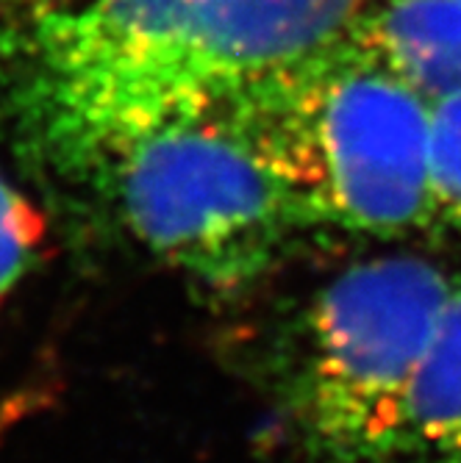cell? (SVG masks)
Here are the masks:
<instances>
[{
	"mask_svg": "<svg viewBox=\"0 0 461 463\" xmlns=\"http://www.w3.org/2000/svg\"><path fill=\"white\" fill-rule=\"evenodd\" d=\"M359 0H70L14 48L28 145L72 184L167 125L212 114L356 23Z\"/></svg>",
	"mask_w": 461,
	"mask_h": 463,
	"instance_id": "6da1fadb",
	"label": "cell"
},
{
	"mask_svg": "<svg viewBox=\"0 0 461 463\" xmlns=\"http://www.w3.org/2000/svg\"><path fill=\"white\" fill-rule=\"evenodd\" d=\"M353 25L212 114L281 184L306 228L403 239L434 225L431 103Z\"/></svg>",
	"mask_w": 461,
	"mask_h": 463,
	"instance_id": "7a4b0ae2",
	"label": "cell"
},
{
	"mask_svg": "<svg viewBox=\"0 0 461 463\" xmlns=\"http://www.w3.org/2000/svg\"><path fill=\"white\" fill-rule=\"evenodd\" d=\"M453 275L417 256L342 269L301 311L283 372L286 411L325 463H389L403 400Z\"/></svg>",
	"mask_w": 461,
	"mask_h": 463,
	"instance_id": "3957f363",
	"label": "cell"
},
{
	"mask_svg": "<svg viewBox=\"0 0 461 463\" xmlns=\"http://www.w3.org/2000/svg\"><path fill=\"white\" fill-rule=\"evenodd\" d=\"M92 192L153 259L223 291L264 278L306 228L281 184L217 114L142 139Z\"/></svg>",
	"mask_w": 461,
	"mask_h": 463,
	"instance_id": "277c9868",
	"label": "cell"
},
{
	"mask_svg": "<svg viewBox=\"0 0 461 463\" xmlns=\"http://www.w3.org/2000/svg\"><path fill=\"white\" fill-rule=\"evenodd\" d=\"M389 463H461V275L408 383Z\"/></svg>",
	"mask_w": 461,
	"mask_h": 463,
	"instance_id": "5b68a950",
	"label": "cell"
},
{
	"mask_svg": "<svg viewBox=\"0 0 461 463\" xmlns=\"http://www.w3.org/2000/svg\"><path fill=\"white\" fill-rule=\"evenodd\" d=\"M359 33L431 106L461 92V0H387Z\"/></svg>",
	"mask_w": 461,
	"mask_h": 463,
	"instance_id": "8992f818",
	"label": "cell"
},
{
	"mask_svg": "<svg viewBox=\"0 0 461 463\" xmlns=\"http://www.w3.org/2000/svg\"><path fill=\"white\" fill-rule=\"evenodd\" d=\"M434 225L461 233V92L431 106Z\"/></svg>",
	"mask_w": 461,
	"mask_h": 463,
	"instance_id": "52a82bcc",
	"label": "cell"
},
{
	"mask_svg": "<svg viewBox=\"0 0 461 463\" xmlns=\"http://www.w3.org/2000/svg\"><path fill=\"white\" fill-rule=\"evenodd\" d=\"M45 236V222L34 205L0 175V308L25 275L34 252Z\"/></svg>",
	"mask_w": 461,
	"mask_h": 463,
	"instance_id": "ba28073f",
	"label": "cell"
}]
</instances>
